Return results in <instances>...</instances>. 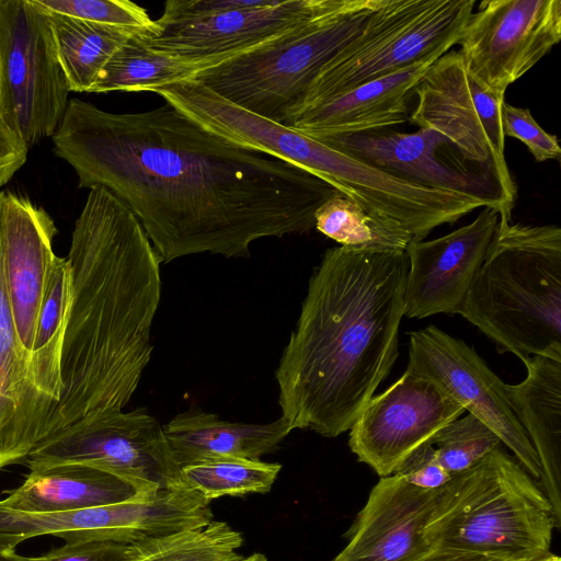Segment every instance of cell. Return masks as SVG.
<instances>
[{
  "label": "cell",
  "mask_w": 561,
  "mask_h": 561,
  "mask_svg": "<svg viewBox=\"0 0 561 561\" xmlns=\"http://www.w3.org/2000/svg\"><path fill=\"white\" fill-rule=\"evenodd\" d=\"M413 561H519L507 556L460 550L447 547H432Z\"/></svg>",
  "instance_id": "d590c367"
},
{
  "label": "cell",
  "mask_w": 561,
  "mask_h": 561,
  "mask_svg": "<svg viewBox=\"0 0 561 561\" xmlns=\"http://www.w3.org/2000/svg\"><path fill=\"white\" fill-rule=\"evenodd\" d=\"M412 125L443 136L461 159L492 174L516 198V185L504 157L501 112L505 92L479 83L466 70L458 50L432 64L414 89Z\"/></svg>",
  "instance_id": "30bf717a"
},
{
  "label": "cell",
  "mask_w": 561,
  "mask_h": 561,
  "mask_svg": "<svg viewBox=\"0 0 561 561\" xmlns=\"http://www.w3.org/2000/svg\"><path fill=\"white\" fill-rule=\"evenodd\" d=\"M500 213L491 207L443 237L413 239L407 247L404 316L456 313L493 238Z\"/></svg>",
  "instance_id": "2e32d148"
},
{
  "label": "cell",
  "mask_w": 561,
  "mask_h": 561,
  "mask_svg": "<svg viewBox=\"0 0 561 561\" xmlns=\"http://www.w3.org/2000/svg\"><path fill=\"white\" fill-rule=\"evenodd\" d=\"M522 362L526 378L516 385L506 383V392L536 450L541 488L561 524V360L536 355Z\"/></svg>",
  "instance_id": "44dd1931"
},
{
  "label": "cell",
  "mask_w": 561,
  "mask_h": 561,
  "mask_svg": "<svg viewBox=\"0 0 561 561\" xmlns=\"http://www.w3.org/2000/svg\"><path fill=\"white\" fill-rule=\"evenodd\" d=\"M529 561H561L560 557L549 552L548 554L540 557L538 559L529 560Z\"/></svg>",
  "instance_id": "74e56055"
},
{
  "label": "cell",
  "mask_w": 561,
  "mask_h": 561,
  "mask_svg": "<svg viewBox=\"0 0 561 561\" xmlns=\"http://www.w3.org/2000/svg\"><path fill=\"white\" fill-rule=\"evenodd\" d=\"M561 38L560 0H484L457 44L467 72L505 92Z\"/></svg>",
  "instance_id": "7c38bea8"
},
{
  "label": "cell",
  "mask_w": 561,
  "mask_h": 561,
  "mask_svg": "<svg viewBox=\"0 0 561 561\" xmlns=\"http://www.w3.org/2000/svg\"><path fill=\"white\" fill-rule=\"evenodd\" d=\"M405 252L327 250L275 371L290 430H351L397 357Z\"/></svg>",
  "instance_id": "3957f363"
},
{
  "label": "cell",
  "mask_w": 561,
  "mask_h": 561,
  "mask_svg": "<svg viewBox=\"0 0 561 561\" xmlns=\"http://www.w3.org/2000/svg\"><path fill=\"white\" fill-rule=\"evenodd\" d=\"M30 470L82 463L150 494L181 488L163 427L144 409L78 422L43 440L24 460Z\"/></svg>",
  "instance_id": "8fae6325"
},
{
  "label": "cell",
  "mask_w": 561,
  "mask_h": 561,
  "mask_svg": "<svg viewBox=\"0 0 561 561\" xmlns=\"http://www.w3.org/2000/svg\"><path fill=\"white\" fill-rule=\"evenodd\" d=\"M208 66L171 56L146 46L133 35L107 60L90 92L151 91L193 80Z\"/></svg>",
  "instance_id": "484cf974"
},
{
  "label": "cell",
  "mask_w": 561,
  "mask_h": 561,
  "mask_svg": "<svg viewBox=\"0 0 561 561\" xmlns=\"http://www.w3.org/2000/svg\"><path fill=\"white\" fill-rule=\"evenodd\" d=\"M438 489H422L399 474L380 477L344 534L347 545L331 561H413L432 546L424 529Z\"/></svg>",
  "instance_id": "e0dca14e"
},
{
  "label": "cell",
  "mask_w": 561,
  "mask_h": 561,
  "mask_svg": "<svg viewBox=\"0 0 561 561\" xmlns=\"http://www.w3.org/2000/svg\"><path fill=\"white\" fill-rule=\"evenodd\" d=\"M394 473L422 489H439L453 477L437 460L430 440L413 450Z\"/></svg>",
  "instance_id": "d6a6232c"
},
{
  "label": "cell",
  "mask_w": 561,
  "mask_h": 561,
  "mask_svg": "<svg viewBox=\"0 0 561 561\" xmlns=\"http://www.w3.org/2000/svg\"><path fill=\"white\" fill-rule=\"evenodd\" d=\"M2 192H0L1 204ZM57 402L36 385L14 323L0 220V470L24 461L48 436Z\"/></svg>",
  "instance_id": "d6986e66"
},
{
  "label": "cell",
  "mask_w": 561,
  "mask_h": 561,
  "mask_svg": "<svg viewBox=\"0 0 561 561\" xmlns=\"http://www.w3.org/2000/svg\"><path fill=\"white\" fill-rule=\"evenodd\" d=\"M23 541L18 536L0 535V561H37V558L18 554L15 548Z\"/></svg>",
  "instance_id": "8d00e7d4"
},
{
  "label": "cell",
  "mask_w": 561,
  "mask_h": 561,
  "mask_svg": "<svg viewBox=\"0 0 561 561\" xmlns=\"http://www.w3.org/2000/svg\"><path fill=\"white\" fill-rule=\"evenodd\" d=\"M381 0H328L279 36L198 72L225 100L285 125L320 72L362 32Z\"/></svg>",
  "instance_id": "8992f818"
},
{
  "label": "cell",
  "mask_w": 561,
  "mask_h": 561,
  "mask_svg": "<svg viewBox=\"0 0 561 561\" xmlns=\"http://www.w3.org/2000/svg\"><path fill=\"white\" fill-rule=\"evenodd\" d=\"M501 124L504 137L522 141L537 162L560 161L561 148L557 136L542 129L529 108L503 103Z\"/></svg>",
  "instance_id": "1f68e13d"
},
{
  "label": "cell",
  "mask_w": 561,
  "mask_h": 561,
  "mask_svg": "<svg viewBox=\"0 0 561 561\" xmlns=\"http://www.w3.org/2000/svg\"><path fill=\"white\" fill-rule=\"evenodd\" d=\"M28 149L0 119V187L25 163Z\"/></svg>",
  "instance_id": "e575fe53"
},
{
  "label": "cell",
  "mask_w": 561,
  "mask_h": 561,
  "mask_svg": "<svg viewBox=\"0 0 561 561\" xmlns=\"http://www.w3.org/2000/svg\"><path fill=\"white\" fill-rule=\"evenodd\" d=\"M42 10L99 24L144 32L153 21L145 8L128 0H33Z\"/></svg>",
  "instance_id": "4dcf8cb0"
},
{
  "label": "cell",
  "mask_w": 561,
  "mask_h": 561,
  "mask_svg": "<svg viewBox=\"0 0 561 561\" xmlns=\"http://www.w3.org/2000/svg\"><path fill=\"white\" fill-rule=\"evenodd\" d=\"M430 443L450 476L470 468L502 444L491 428L470 413L442 427Z\"/></svg>",
  "instance_id": "f546056e"
},
{
  "label": "cell",
  "mask_w": 561,
  "mask_h": 561,
  "mask_svg": "<svg viewBox=\"0 0 561 561\" xmlns=\"http://www.w3.org/2000/svg\"><path fill=\"white\" fill-rule=\"evenodd\" d=\"M474 5L476 0H381L358 36L316 78L295 112L420 61L438 59L457 44Z\"/></svg>",
  "instance_id": "52a82bcc"
},
{
  "label": "cell",
  "mask_w": 561,
  "mask_h": 561,
  "mask_svg": "<svg viewBox=\"0 0 561 561\" xmlns=\"http://www.w3.org/2000/svg\"><path fill=\"white\" fill-rule=\"evenodd\" d=\"M280 469L279 463L261 459L216 458L182 467L180 483L210 502L225 495L266 493Z\"/></svg>",
  "instance_id": "f1b7e54d"
},
{
  "label": "cell",
  "mask_w": 561,
  "mask_h": 561,
  "mask_svg": "<svg viewBox=\"0 0 561 561\" xmlns=\"http://www.w3.org/2000/svg\"><path fill=\"white\" fill-rule=\"evenodd\" d=\"M314 227L341 247L360 252H405L413 240L398 222L367 211L339 192L317 209Z\"/></svg>",
  "instance_id": "4316f807"
},
{
  "label": "cell",
  "mask_w": 561,
  "mask_h": 561,
  "mask_svg": "<svg viewBox=\"0 0 561 561\" xmlns=\"http://www.w3.org/2000/svg\"><path fill=\"white\" fill-rule=\"evenodd\" d=\"M68 260L72 300L61 347L62 389L47 437L123 411L150 360L161 299L159 255L131 210L104 187L90 190Z\"/></svg>",
  "instance_id": "7a4b0ae2"
},
{
  "label": "cell",
  "mask_w": 561,
  "mask_h": 561,
  "mask_svg": "<svg viewBox=\"0 0 561 561\" xmlns=\"http://www.w3.org/2000/svg\"><path fill=\"white\" fill-rule=\"evenodd\" d=\"M241 533L225 522L149 538L127 546L123 561H268L263 553L242 556Z\"/></svg>",
  "instance_id": "83f0119b"
},
{
  "label": "cell",
  "mask_w": 561,
  "mask_h": 561,
  "mask_svg": "<svg viewBox=\"0 0 561 561\" xmlns=\"http://www.w3.org/2000/svg\"><path fill=\"white\" fill-rule=\"evenodd\" d=\"M138 493L129 482L104 470L62 463L30 470L0 505L32 513L70 512L112 505Z\"/></svg>",
  "instance_id": "603a6c76"
},
{
  "label": "cell",
  "mask_w": 561,
  "mask_h": 561,
  "mask_svg": "<svg viewBox=\"0 0 561 561\" xmlns=\"http://www.w3.org/2000/svg\"><path fill=\"white\" fill-rule=\"evenodd\" d=\"M463 412L434 380L405 370L369 400L350 430L348 445L359 461L387 477Z\"/></svg>",
  "instance_id": "5bb4252c"
},
{
  "label": "cell",
  "mask_w": 561,
  "mask_h": 561,
  "mask_svg": "<svg viewBox=\"0 0 561 561\" xmlns=\"http://www.w3.org/2000/svg\"><path fill=\"white\" fill-rule=\"evenodd\" d=\"M407 370L438 383L463 409L491 428L537 480L541 467L531 442L516 419L504 383L461 340L435 325L409 333Z\"/></svg>",
  "instance_id": "4fadbf2b"
},
{
  "label": "cell",
  "mask_w": 561,
  "mask_h": 561,
  "mask_svg": "<svg viewBox=\"0 0 561 561\" xmlns=\"http://www.w3.org/2000/svg\"><path fill=\"white\" fill-rule=\"evenodd\" d=\"M7 286L20 342L31 358L42 300L56 254L53 218L30 198L2 192L0 204Z\"/></svg>",
  "instance_id": "ac0fdd59"
},
{
  "label": "cell",
  "mask_w": 561,
  "mask_h": 561,
  "mask_svg": "<svg viewBox=\"0 0 561 561\" xmlns=\"http://www.w3.org/2000/svg\"><path fill=\"white\" fill-rule=\"evenodd\" d=\"M328 0H168L148 47L208 68L273 39L322 10Z\"/></svg>",
  "instance_id": "9c48e42d"
},
{
  "label": "cell",
  "mask_w": 561,
  "mask_h": 561,
  "mask_svg": "<svg viewBox=\"0 0 561 561\" xmlns=\"http://www.w3.org/2000/svg\"><path fill=\"white\" fill-rule=\"evenodd\" d=\"M456 313L501 353L561 360V229L500 216Z\"/></svg>",
  "instance_id": "277c9868"
},
{
  "label": "cell",
  "mask_w": 561,
  "mask_h": 561,
  "mask_svg": "<svg viewBox=\"0 0 561 561\" xmlns=\"http://www.w3.org/2000/svg\"><path fill=\"white\" fill-rule=\"evenodd\" d=\"M79 187L101 186L141 224L160 261L249 257L252 242L305 233L337 193L312 173L221 138L170 104L110 113L70 99L51 136Z\"/></svg>",
  "instance_id": "6da1fadb"
},
{
  "label": "cell",
  "mask_w": 561,
  "mask_h": 561,
  "mask_svg": "<svg viewBox=\"0 0 561 561\" xmlns=\"http://www.w3.org/2000/svg\"><path fill=\"white\" fill-rule=\"evenodd\" d=\"M163 432L181 469L216 458L261 459L274 451L291 430L283 417L271 423H242L192 410L174 416Z\"/></svg>",
  "instance_id": "7402d4cb"
},
{
  "label": "cell",
  "mask_w": 561,
  "mask_h": 561,
  "mask_svg": "<svg viewBox=\"0 0 561 561\" xmlns=\"http://www.w3.org/2000/svg\"><path fill=\"white\" fill-rule=\"evenodd\" d=\"M69 92L46 13L0 0V119L30 149L54 135Z\"/></svg>",
  "instance_id": "ba28073f"
},
{
  "label": "cell",
  "mask_w": 561,
  "mask_h": 561,
  "mask_svg": "<svg viewBox=\"0 0 561 561\" xmlns=\"http://www.w3.org/2000/svg\"><path fill=\"white\" fill-rule=\"evenodd\" d=\"M436 58L363 83L322 102L301 107L285 123L317 140L368 134L409 119V100Z\"/></svg>",
  "instance_id": "ffe728a7"
},
{
  "label": "cell",
  "mask_w": 561,
  "mask_h": 561,
  "mask_svg": "<svg viewBox=\"0 0 561 561\" xmlns=\"http://www.w3.org/2000/svg\"><path fill=\"white\" fill-rule=\"evenodd\" d=\"M401 180L482 201L511 219L516 198L490 173L449 163L443 157L447 140L435 133L376 131L320 140Z\"/></svg>",
  "instance_id": "9a60e30c"
},
{
  "label": "cell",
  "mask_w": 561,
  "mask_h": 561,
  "mask_svg": "<svg viewBox=\"0 0 561 561\" xmlns=\"http://www.w3.org/2000/svg\"><path fill=\"white\" fill-rule=\"evenodd\" d=\"M560 525L541 485L499 446L437 490L424 534L432 547L529 561L550 552Z\"/></svg>",
  "instance_id": "5b68a950"
},
{
  "label": "cell",
  "mask_w": 561,
  "mask_h": 561,
  "mask_svg": "<svg viewBox=\"0 0 561 561\" xmlns=\"http://www.w3.org/2000/svg\"><path fill=\"white\" fill-rule=\"evenodd\" d=\"M71 300L70 261L68 257L56 255L42 300L30 365L38 388L57 403L62 389L60 377L61 347Z\"/></svg>",
  "instance_id": "d4e9b609"
},
{
  "label": "cell",
  "mask_w": 561,
  "mask_h": 561,
  "mask_svg": "<svg viewBox=\"0 0 561 561\" xmlns=\"http://www.w3.org/2000/svg\"><path fill=\"white\" fill-rule=\"evenodd\" d=\"M43 11L70 91L75 92H90L111 56L140 32Z\"/></svg>",
  "instance_id": "cb8c5ba5"
},
{
  "label": "cell",
  "mask_w": 561,
  "mask_h": 561,
  "mask_svg": "<svg viewBox=\"0 0 561 561\" xmlns=\"http://www.w3.org/2000/svg\"><path fill=\"white\" fill-rule=\"evenodd\" d=\"M127 546L110 540L65 543L36 558L37 561H123Z\"/></svg>",
  "instance_id": "836d02e7"
}]
</instances>
